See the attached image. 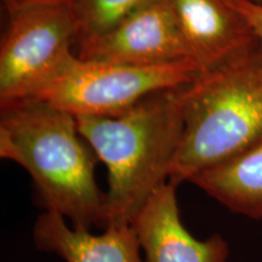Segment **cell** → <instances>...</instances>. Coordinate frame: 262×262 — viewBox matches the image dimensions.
<instances>
[{
  "mask_svg": "<svg viewBox=\"0 0 262 262\" xmlns=\"http://www.w3.org/2000/svg\"><path fill=\"white\" fill-rule=\"evenodd\" d=\"M0 158L27 170L45 211L77 229L106 227V193L95 180L98 158L73 114L37 98L0 106Z\"/></svg>",
  "mask_w": 262,
  "mask_h": 262,
  "instance_id": "1",
  "label": "cell"
},
{
  "mask_svg": "<svg viewBox=\"0 0 262 262\" xmlns=\"http://www.w3.org/2000/svg\"><path fill=\"white\" fill-rule=\"evenodd\" d=\"M182 86L149 94L116 116L75 117L108 169L106 227L133 224L150 195L169 181L183 131Z\"/></svg>",
  "mask_w": 262,
  "mask_h": 262,
  "instance_id": "2",
  "label": "cell"
},
{
  "mask_svg": "<svg viewBox=\"0 0 262 262\" xmlns=\"http://www.w3.org/2000/svg\"><path fill=\"white\" fill-rule=\"evenodd\" d=\"M182 107V137L169 173L175 186L262 135V48L183 85Z\"/></svg>",
  "mask_w": 262,
  "mask_h": 262,
  "instance_id": "3",
  "label": "cell"
},
{
  "mask_svg": "<svg viewBox=\"0 0 262 262\" xmlns=\"http://www.w3.org/2000/svg\"><path fill=\"white\" fill-rule=\"evenodd\" d=\"M203 73L192 61L130 66L80 60L75 55L32 98L80 116H116L159 90L192 83Z\"/></svg>",
  "mask_w": 262,
  "mask_h": 262,
  "instance_id": "4",
  "label": "cell"
},
{
  "mask_svg": "<svg viewBox=\"0 0 262 262\" xmlns=\"http://www.w3.org/2000/svg\"><path fill=\"white\" fill-rule=\"evenodd\" d=\"M72 5H42L9 15L0 44V106L32 98L75 55Z\"/></svg>",
  "mask_w": 262,
  "mask_h": 262,
  "instance_id": "5",
  "label": "cell"
},
{
  "mask_svg": "<svg viewBox=\"0 0 262 262\" xmlns=\"http://www.w3.org/2000/svg\"><path fill=\"white\" fill-rule=\"evenodd\" d=\"M77 45V56L85 61L130 66L192 61L169 0H149L111 31Z\"/></svg>",
  "mask_w": 262,
  "mask_h": 262,
  "instance_id": "6",
  "label": "cell"
},
{
  "mask_svg": "<svg viewBox=\"0 0 262 262\" xmlns=\"http://www.w3.org/2000/svg\"><path fill=\"white\" fill-rule=\"evenodd\" d=\"M192 61L211 71L260 48L253 28L228 0H169Z\"/></svg>",
  "mask_w": 262,
  "mask_h": 262,
  "instance_id": "7",
  "label": "cell"
},
{
  "mask_svg": "<svg viewBox=\"0 0 262 262\" xmlns=\"http://www.w3.org/2000/svg\"><path fill=\"white\" fill-rule=\"evenodd\" d=\"M176 187L168 181L157 189L131 224L145 262H227L229 249L220 234L198 241L183 226Z\"/></svg>",
  "mask_w": 262,
  "mask_h": 262,
  "instance_id": "8",
  "label": "cell"
},
{
  "mask_svg": "<svg viewBox=\"0 0 262 262\" xmlns=\"http://www.w3.org/2000/svg\"><path fill=\"white\" fill-rule=\"evenodd\" d=\"M33 238L39 250L66 262H143L133 225L108 226L102 234L77 229L63 216L45 211L37 219Z\"/></svg>",
  "mask_w": 262,
  "mask_h": 262,
  "instance_id": "9",
  "label": "cell"
},
{
  "mask_svg": "<svg viewBox=\"0 0 262 262\" xmlns=\"http://www.w3.org/2000/svg\"><path fill=\"white\" fill-rule=\"evenodd\" d=\"M232 212L262 219V135L225 162L189 180Z\"/></svg>",
  "mask_w": 262,
  "mask_h": 262,
  "instance_id": "10",
  "label": "cell"
},
{
  "mask_svg": "<svg viewBox=\"0 0 262 262\" xmlns=\"http://www.w3.org/2000/svg\"><path fill=\"white\" fill-rule=\"evenodd\" d=\"M149 0H74L78 42L111 31ZM77 42V44H78Z\"/></svg>",
  "mask_w": 262,
  "mask_h": 262,
  "instance_id": "11",
  "label": "cell"
},
{
  "mask_svg": "<svg viewBox=\"0 0 262 262\" xmlns=\"http://www.w3.org/2000/svg\"><path fill=\"white\" fill-rule=\"evenodd\" d=\"M231 5L241 12V15L247 19V22L253 28L256 35L258 44L262 48V8L255 5L248 0H228Z\"/></svg>",
  "mask_w": 262,
  "mask_h": 262,
  "instance_id": "12",
  "label": "cell"
},
{
  "mask_svg": "<svg viewBox=\"0 0 262 262\" xmlns=\"http://www.w3.org/2000/svg\"><path fill=\"white\" fill-rule=\"evenodd\" d=\"M74 0H2L9 15L21 11L24 9L42 5H72Z\"/></svg>",
  "mask_w": 262,
  "mask_h": 262,
  "instance_id": "13",
  "label": "cell"
},
{
  "mask_svg": "<svg viewBox=\"0 0 262 262\" xmlns=\"http://www.w3.org/2000/svg\"><path fill=\"white\" fill-rule=\"evenodd\" d=\"M248 2L253 3V4L258 5V6H261V8H262V0H248Z\"/></svg>",
  "mask_w": 262,
  "mask_h": 262,
  "instance_id": "14",
  "label": "cell"
}]
</instances>
